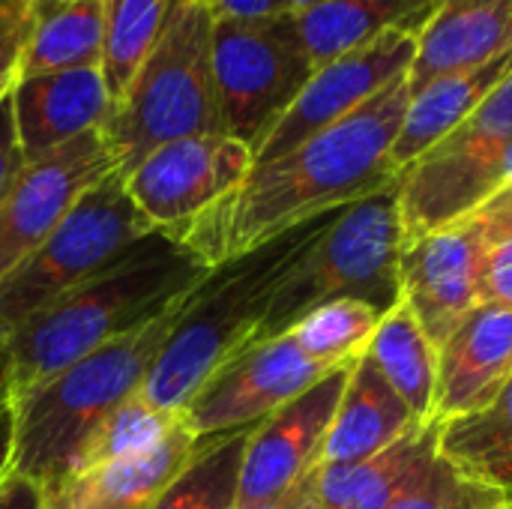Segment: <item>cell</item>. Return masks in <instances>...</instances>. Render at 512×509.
I'll use <instances>...</instances> for the list:
<instances>
[{
  "instance_id": "6da1fadb",
  "label": "cell",
  "mask_w": 512,
  "mask_h": 509,
  "mask_svg": "<svg viewBox=\"0 0 512 509\" xmlns=\"http://www.w3.org/2000/svg\"><path fill=\"white\" fill-rule=\"evenodd\" d=\"M408 99L411 87L402 75L282 159L255 165L246 183L189 231L183 246L219 267L312 216L387 189L402 177L393 144Z\"/></svg>"
},
{
  "instance_id": "7a4b0ae2",
  "label": "cell",
  "mask_w": 512,
  "mask_h": 509,
  "mask_svg": "<svg viewBox=\"0 0 512 509\" xmlns=\"http://www.w3.org/2000/svg\"><path fill=\"white\" fill-rule=\"evenodd\" d=\"M210 264L174 237L153 231L93 279L60 294L0 339V396L21 393L69 369L96 348L186 300Z\"/></svg>"
},
{
  "instance_id": "3957f363",
  "label": "cell",
  "mask_w": 512,
  "mask_h": 509,
  "mask_svg": "<svg viewBox=\"0 0 512 509\" xmlns=\"http://www.w3.org/2000/svg\"><path fill=\"white\" fill-rule=\"evenodd\" d=\"M339 210L312 216L213 267L186 300L141 396L162 411H183L222 366L252 348L279 285L330 228Z\"/></svg>"
},
{
  "instance_id": "277c9868",
  "label": "cell",
  "mask_w": 512,
  "mask_h": 509,
  "mask_svg": "<svg viewBox=\"0 0 512 509\" xmlns=\"http://www.w3.org/2000/svg\"><path fill=\"white\" fill-rule=\"evenodd\" d=\"M186 300L21 393L12 402V468L42 483L45 492L60 486L87 432L144 387L180 321Z\"/></svg>"
},
{
  "instance_id": "5b68a950",
  "label": "cell",
  "mask_w": 512,
  "mask_h": 509,
  "mask_svg": "<svg viewBox=\"0 0 512 509\" xmlns=\"http://www.w3.org/2000/svg\"><path fill=\"white\" fill-rule=\"evenodd\" d=\"M213 24L216 15L204 0H180L159 45L111 105L99 132L123 177L171 141L225 135L213 72Z\"/></svg>"
},
{
  "instance_id": "8992f818",
  "label": "cell",
  "mask_w": 512,
  "mask_h": 509,
  "mask_svg": "<svg viewBox=\"0 0 512 509\" xmlns=\"http://www.w3.org/2000/svg\"><path fill=\"white\" fill-rule=\"evenodd\" d=\"M402 249L405 225L396 180L339 210L330 228L279 285L252 345L285 336L300 318L333 300H360L387 315L402 300Z\"/></svg>"
},
{
  "instance_id": "52a82bcc",
  "label": "cell",
  "mask_w": 512,
  "mask_h": 509,
  "mask_svg": "<svg viewBox=\"0 0 512 509\" xmlns=\"http://www.w3.org/2000/svg\"><path fill=\"white\" fill-rule=\"evenodd\" d=\"M156 228L135 207L126 177L111 171L69 216L0 279V339L60 294L93 279Z\"/></svg>"
},
{
  "instance_id": "ba28073f",
  "label": "cell",
  "mask_w": 512,
  "mask_h": 509,
  "mask_svg": "<svg viewBox=\"0 0 512 509\" xmlns=\"http://www.w3.org/2000/svg\"><path fill=\"white\" fill-rule=\"evenodd\" d=\"M512 177V72L426 156L399 177L405 243L492 198Z\"/></svg>"
},
{
  "instance_id": "9c48e42d",
  "label": "cell",
  "mask_w": 512,
  "mask_h": 509,
  "mask_svg": "<svg viewBox=\"0 0 512 509\" xmlns=\"http://www.w3.org/2000/svg\"><path fill=\"white\" fill-rule=\"evenodd\" d=\"M213 72L225 135L258 153L315 66L294 12L285 9L264 18H216Z\"/></svg>"
},
{
  "instance_id": "30bf717a",
  "label": "cell",
  "mask_w": 512,
  "mask_h": 509,
  "mask_svg": "<svg viewBox=\"0 0 512 509\" xmlns=\"http://www.w3.org/2000/svg\"><path fill=\"white\" fill-rule=\"evenodd\" d=\"M255 153L231 135H192L153 150L126 174V189L147 222L183 243L252 174Z\"/></svg>"
},
{
  "instance_id": "8fae6325",
  "label": "cell",
  "mask_w": 512,
  "mask_h": 509,
  "mask_svg": "<svg viewBox=\"0 0 512 509\" xmlns=\"http://www.w3.org/2000/svg\"><path fill=\"white\" fill-rule=\"evenodd\" d=\"M111 171H117V159L99 129L27 162L0 204V279L39 249L81 195Z\"/></svg>"
},
{
  "instance_id": "7c38bea8",
  "label": "cell",
  "mask_w": 512,
  "mask_h": 509,
  "mask_svg": "<svg viewBox=\"0 0 512 509\" xmlns=\"http://www.w3.org/2000/svg\"><path fill=\"white\" fill-rule=\"evenodd\" d=\"M327 372L330 369L312 363L285 333L246 348L222 366L180 414L201 441L231 435L258 426Z\"/></svg>"
},
{
  "instance_id": "4fadbf2b",
  "label": "cell",
  "mask_w": 512,
  "mask_h": 509,
  "mask_svg": "<svg viewBox=\"0 0 512 509\" xmlns=\"http://www.w3.org/2000/svg\"><path fill=\"white\" fill-rule=\"evenodd\" d=\"M492 243L474 216H462L402 249V300L426 330L435 351L450 339L459 321L483 303V267Z\"/></svg>"
},
{
  "instance_id": "5bb4252c",
  "label": "cell",
  "mask_w": 512,
  "mask_h": 509,
  "mask_svg": "<svg viewBox=\"0 0 512 509\" xmlns=\"http://www.w3.org/2000/svg\"><path fill=\"white\" fill-rule=\"evenodd\" d=\"M417 57V36L384 33L375 42L336 57L333 63L312 72L309 84L300 90L285 117L273 126L264 144L255 153V165H267L339 123L375 93H381L396 78L408 75Z\"/></svg>"
},
{
  "instance_id": "9a60e30c",
  "label": "cell",
  "mask_w": 512,
  "mask_h": 509,
  "mask_svg": "<svg viewBox=\"0 0 512 509\" xmlns=\"http://www.w3.org/2000/svg\"><path fill=\"white\" fill-rule=\"evenodd\" d=\"M351 366L354 360L330 369L321 381L252 429L240 471L237 507L270 501L288 492L321 462Z\"/></svg>"
},
{
  "instance_id": "2e32d148",
  "label": "cell",
  "mask_w": 512,
  "mask_h": 509,
  "mask_svg": "<svg viewBox=\"0 0 512 509\" xmlns=\"http://www.w3.org/2000/svg\"><path fill=\"white\" fill-rule=\"evenodd\" d=\"M512 375V306H474L438 351L435 420L441 426L486 411Z\"/></svg>"
},
{
  "instance_id": "e0dca14e",
  "label": "cell",
  "mask_w": 512,
  "mask_h": 509,
  "mask_svg": "<svg viewBox=\"0 0 512 509\" xmlns=\"http://www.w3.org/2000/svg\"><path fill=\"white\" fill-rule=\"evenodd\" d=\"M12 111L24 159L33 162L84 132L102 129L111 114V96L99 66L60 69L18 78Z\"/></svg>"
},
{
  "instance_id": "ac0fdd59",
  "label": "cell",
  "mask_w": 512,
  "mask_h": 509,
  "mask_svg": "<svg viewBox=\"0 0 512 509\" xmlns=\"http://www.w3.org/2000/svg\"><path fill=\"white\" fill-rule=\"evenodd\" d=\"M441 423H417L387 450L351 465H315L312 501L321 509H390L441 456Z\"/></svg>"
},
{
  "instance_id": "d6986e66",
  "label": "cell",
  "mask_w": 512,
  "mask_h": 509,
  "mask_svg": "<svg viewBox=\"0 0 512 509\" xmlns=\"http://www.w3.org/2000/svg\"><path fill=\"white\" fill-rule=\"evenodd\" d=\"M512 51V0H438L408 69L411 93Z\"/></svg>"
},
{
  "instance_id": "ffe728a7",
  "label": "cell",
  "mask_w": 512,
  "mask_h": 509,
  "mask_svg": "<svg viewBox=\"0 0 512 509\" xmlns=\"http://www.w3.org/2000/svg\"><path fill=\"white\" fill-rule=\"evenodd\" d=\"M198 444L201 438L183 420V426L156 447L48 489V509H150L195 456Z\"/></svg>"
},
{
  "instance_id": "44dd1931",
  "label": "cell",
  "mask_w": 512,
  "mask_h": 509,
  "mask_svg": "<svg viewBox=\"0 0 512 509\" xmlns=\"http://www.w3.org/2000/svg\"><path fill=\"white\" fill-rule=\"evenodd\" d=\"M417 420L375 363L360 354L342 390L318 465H351L396 444Z\"/></svg>"
},
{
  "instance_id": "7402d4cb",
  "label": "cell",
  "mask_w": 512,
  "mask_h": 509,
  "mask_svg": "<svg viewBox=\"0 0 512 509\" xmlns=\"http://www.w3.org/2000/svg\"><path fill=\"white\" fill-rule=\"evenodd\" d=\"M435 9L438 0H327L294 12V18L312 66L321 69L384 33L420 39Z\"/></svg>"
},
{
  "instance_id": "603a6c76",
  "label": "cell",
  "mask_w": 512,
  "mask_h": 509,
  "mask_svg": "<svg viewBox=\"0 0 512 509\" xmlns=\"http://www.w3.org/2000/svg\"><path fill=\"white\" fill-rule=\"evenodd\" d=\"M512 72V51H504L474 69H462L429 81L423 90L411 93L408 111L402 117L393 162L399 171L411 168L438 141H444L507 75Z\"/></svg>"
},
{
  "instance_id": "cb8c5ba5",
  "label": "cell",
  "mask_w": 512,
  "mask_h": 509,
  "mask_svg": "<svg viewBox=\"0 0 512 509\" xmlns=\"http://www.w3.org/2000/svg\"><path fill=\"white\" fill-rule=\"evenodd\" d=\"M24 15L18 78L102 63L105 0H27Z\"/></svg>"
},
{
  "instance_id": "d4e9b609",
  "label": "cell",
  "mask_w": 512,
  "mask_h": 509,
  "mask_svg": "<svg viewBox=\"0 0 512 509\" xmlns=\"http://www.w3.org/2000/svg\"><path fill=\"white\" fill-rule=\"evenodd\" d=\"M363 354L408 405L417 423L435 420L438 351L405 300L381 318Z\"/></svg>"
},
{
  "instance_id": "484cf974",
  "label": "cell",
  "mask_w": 512,
  "mask_h": 509,
  "mask_svg": "<svg viewBox=\"0 0 512 509\" xmlns=\"http://www.w3.org/2000/svg\"><path fill=\"white\" fill-rule=\"evenodd\" d=\"M441 453L512 498V375L486 411L441 429Z\"/></svg>"
},
{
  "instance_id": "4316f807",
  "label": "cell",
  "mask_w": 512,
  "mask_h": 509,
  "mask_svg": "<svg viewBox=\"0 0 512 509\" xmlns=\"http://www.w3.org/2000/svg\"><path fill=\"white\" fill-rule=\"evenodd\" d=\"M180 426H183L180 411H162V408L150 405L138 390L87 432V438L78 444V450L69 462L66 480H75V477L96 471L102 465H111L117 459L138 456V453L156 447L159 441H165Z\"/></svg>"
},
{
  "instance_id": "83f0119b",
  "label": "cell",
  "mask_w": 512,
  "mask_h": 509,
  "mask_svg": "<svg viewBox=\"0 0 512 509\" xmlns=\"http://www.w3.org/2000/svg\"><path fill=\"white\" fill-rule=\"evenodd\" d=\"M180 0H105L102 78L111 105L126 93L141 63L159 45Z\"/></svg>"
},
{
  "instance_id": "f1b7e54d",
  "label": "cell",
  "mask_w": 512,
  "mask_h": 509,
  "mask_svg": "<svg viewBox=\"0 0 512 509\" xmlns=\"http://www.w3.org/2000/svg\"><path fill=\"white\" fill-rule=\"evenodd\" d=\"M252 429L201 441L195 456L150 509H237L240 471Z\"/></svg>"
},
{
  "instance_id": "f546056e",
  "label": "cell",
  "mask_w": 512,
  "mask_h": 509,
  "mask_svg": "<svg viewBox=\"0 0 512 509\" xmlns=\"http://www.w3.org/2000/svg\"><path fill=\"white\" fill-rule=\"evenodd\" d=\"M381 318L384 315L372 309L369 303L333 300V303L312 309L306 318H300L288 330V336L312 363L324 369H336L342 363L357 360L366 351Z\"/></svg>"
},
{
  "instance_id": "4dcf8cb0",
  "label": "cell",
  "mask_w": 512,
  "mask_h": 509,
  "mask_svg": "<svg viewBox=\"0 0 512 509\" xmlns=\"http://www.w3.org/2000/svg\"><path fill=\"white\" fill-rule=\"evenodd\" d=\"M507 501L501 489L471 477L441 453L426 477L390 509H501Z\"/></svg>"
},
{
  "instance_id": "1f68e13d",
  "label": "cell",
  "mask_w": 512,
  "mask_h": 509,
  "mask_svg": "<svg viewBox=\"0 0 512 509\" xmlns=\"http://www.w3.org/2000/svg\"><path fill=\"white\" fill-rule=\"evenodd\" d=\"M24 36H27L24 6H0V102L12 93L18 81Z\"/></svg>"
},
{
  "instance_id": "d6a6232c",
  "label": "cell",
  "mask_w": 512,
  "mask_h": 509,
  "mask_svg": "<svg viewBox=\"0 0 512 509\" xmlns=\"http://www.w3.org/2000/svg\"><path fill=\"white\" fill-rule=\"evenodd\" d=\"M27 159L18 141V129H15V111H12V93L0 102V204L9 195V189L15 186L18 174L24 171Z\"/></svg>"
},
{
  "instance_id": "836d02e7",
  "label": "cell",
  "mask_w": 512,
  "mask_h": 509,
  "mask_svg": "<svg viewBox=\"0 0 512 509\" xmlns=\"http://www.w3.org/2000/svg\"><path fill=\"white\" fill-rule=\"evenodd\" d=\"M468 216H474V222L483 228L486 240L492 243V249L504 240L512 237V177L492 195L486 198L477 210H471Z\"/></svg>"
},
{
  "instance_id": "e575fe53",
  "label": "cell",
  "mask_w": 512,
  "mask_h": 509,
  "mask_svg": "<svg viewBox=\"0 0 512 509\" xmlns=\"http://www.w3.org/2000/svg\"><path fill=\"white\" fill-rule=\"evenodd\" d=\"M483 303L512 306V237L486 255L483 267Z\"/></svg>"
},
{
  "instance_id": "d590c367",
  "label": "cell",
  "mask_w": 512,
  "mask_h": 509,
  "mask_svg": "<svg viewBox=\"0 0 512 509\" xmlns=\"http://www.w3.org/2000/svg\"><path fill=\"white\" fill-rule=\"evenodd\" d=\"M0 509H48L42 483L9 468L0 477Z\"/></svg>"
},
{
  "instance_id": "8d00e7d4",
  "label": "cell",
  "mask_w": 512,
  "mask_h": 509,
  "mask_svg": "<svg viewBox=\"0 0 512 509\" xmlns=\"http://www.w3.org/2000/svg\"><path fill=\"white\" fill-rule=\"evenodd\" d=\"M216 18H264L285 12L282 0H204Z\"/></svg>"
},
{
  "instance_id": "74e56055",
  "label": "cell",
  "mask_w": 512,
  "mask_h": 509,
  "mask_svg": "<svg viewBox=\"0 0 512 509\" xmlns=\"http://www.w3.org/2000/svg\"><path fill=\"white\" fill-rule=\"evenodd\" d=\"M312 471H315V468H312ZM312 471H309L300 483H294L288 492H282V495H276V498H270V501L240 504L237 509H306V504L312 501Z\"/></svg>"
},
{
  "instance_id": "f35d334b",
  "label": "cell",
  "mask_w": 512,
  "mask_h": 509,
  "mask_svg": "<svg viewBox=\"0 0 512 509\" xmlns=\"http://www.w3.org/2000/svg\"><path fill=\"white\" fill-rule=\"evenodd\" d=\"M12 450H15V411L12 402L0 396V477L12 468Z\"/></svg>"
},
{
  "instance_id": "ab89813d",
  "label": "cell",
  "mask_w": 512,
  "mask_h": 509,
  "mask_svg": "<svg viewBox=\"0 0 512 509\" xmlns=\"http://www.w3.org/2000/svg\"><path fill=\"white\" fill-rule=\"evenodd\" d=\"M318 3H327V0H282V6H285L288 12H303V9H312V6H318Z\"/></svg>"
},
{
  "instance_id": "60d3db41",
  "label": "cell",
  "mask_w": 512,
  "mask_h": 509,
  "mask_svg": "<svg viewBox=\"0 0 512 509\" xmlns=\"http://www.w3.org/2000/svg\"><path fill=\"white\" fill-rule=\"evenodd\" d=\"M27 0H0V6H24Z\"/></svg>"
},
{
  "instance_id": "b9f144b4",
  "label": "cell",
  "mask_w": 512,
  "mask_h": 509,
  "mask_svg": "<svg viewBox=\"0 0 512 509\" xmlns=\"http://www.w3.org/2000/svg\"><path fill=\"white\" fill-rule=\"evenodd\" d=\"M306 509H321V507H318L315 501H309V504H306Z\"/></svg>"
},
{
  "instance_id": "7bdbcfd3",
  "label": "cell",
  "mask_w": 512,
  "mask_h": 509,
  "mask_svg": "<svg viewBox=\"0 0 512 509\" xmlns=\"http://www.w3.org/2000/svg\"><path fill=\"white\" fill-rule=\"evenodd\" d=\"M501 509H512V498H510V501H507V504H504V507H501Z\"/></svg>"
}]
</instances>
